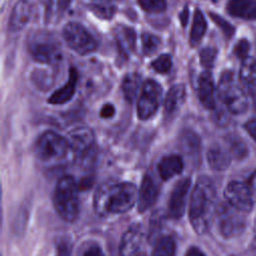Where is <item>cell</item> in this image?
Instances as JSON below:
<instances>
[{
    "instance_id": "obj_1",
    "label": "cell",
    "mask_w": 256,
    "mask_h": 256,
    "mask_svg": "<svg viewBox=\"0 0 256 256\" xmlns=\"http://www.w3.org/2000/svg\"><path fill=\"white\" fill-rule=\"evenodd\" d=\"M138 200L137 187L131 182L104 184L94 195V209L101 216L123 214Z\"/></svg>"
},
{
    "instance_id": "obj_2",
    "label": "cell",
    "mask_w": 256,
    "mask_h": 256,
    "mask_svg": "<svg viewBox=\"0 0 256 256\" xmlns=\"http://www.w3.org/2000/svg\"><path fill=\"white\" fill-rule=\"evenodd\" d=\"M216 191L213 182L206 176L197 179L189 203V219L197 233L207 230L213 214Z\"/></svg>"
},
{
    "instance_id": "obj_3",
    "label": "cell",
    "mask_w": 256,
    "mask_h": 256,
    "mask_svg": "<svg viewBox=\"0 0 256 256\" xmlns=\"http://www.w3.org/2000/svg\"><path fill=\"white\" fill-rule=\"evenodd\" d=\"M54 208L61 219L74 222L79 215V186L74 177L62 176L53 193Z\"/></svg>"
},
{
    "instance_id": "obj_4",
    "label": "cell",
    "mask_w": 256,
    "mask_h": 256,
    "mask_svg": "<svg viewBox=\"0 0 256 256\" xmlns=\"http://www.w3.org/2000/svg\"><path fill=\"white\" fill-rule=\"evenodd\" d=\"M217 95L233 114L243 113L247 109L248 98L245 87L231 71L222 74L217 87Z\"/></svg>"
},
{
    "instance_id": "obj_5",
    "label": "cell",
    "mask_w": 256,
    "mask_h": 256,
    "mask_svg": "<svg viewBox=\"0 0 256 256\" xmlns=\"http://www.w3.org/2000/svg\"><path fill=\"white\" fill-rule=\"evenodd\" d=\"M69 148L66 138L53 131H46L37 140L35 153L42 162L52 163L63 159Z\"/></svg>"
},
{
    "instance_id": "obj_6",
    "label": "cell",
    "mask_w": 256,
    "mask_h": 256,
    "mask_svg": "<svg viewBox=\"0 0 256 256\" xmlns=\"http://www.w3.org/2000/svg\"><path fill=\"white\" fill-rule=\"evenodd\" d=\"M62 34L68 47L80 55L90 54L97 48L95 38L79 23H67L63 28Z\"/></svg>"
},
{
    "instance_id": "obj_7",
    "label": "cell",
    "mask_w": 256,
    "mask_h": 256,
    "mask_svg": "<svg viewBox=\"0 0 256 256\" xmlns=\"http://www.w3.org/2000/svg\"><path fill=\"white\" fill-rule=\"evenodd\" d=\"M28 46L32 57L41 63L56 62L61 56L58 42L47 33L40 32L34 35Z\"/></svg>"
},
{
    "instance_id": "obj_8",
    "label": "cell",
    "mask_w": 256,
    "mask_h": 256,
    "mask_svg": "<svg viewBox=\"0 0 256 256\" xmlns=\"http://www.w3.org/2000/svg\"><path fill=\"white\" fill-rule=\"evenodd\" d=\"M162 99V87L155 80H147L137 101V114L141 120L151 118L159 108Z\"/></svg>"
},
{
    "instance_id": "obj_9",
    "label": "cell",
    "mask_w": 256,
    "mask_h": 256,
    "mask_svg": "<svg viewBox=\"0 0 256 256\" xmlns=\"http://www.w3.org/2000/svg\"><path fill=\"white\" fill-rule=\"evenodd\" d=\"M243 215V212L228 203L220 205L217 209L216 217L221 234L225 237H233L241 233L245 227V218Z\"/></svg>"
},
{
    "instance_id": "obj_10",
    "label": "cell",
    "mask_w": 256,
    "mask_h": 256,
    "mask_svg": "<svg viewBox=\"0 0 256 256\" xmlns=\"http://www.w3.org/2000/svg\"><path fill=\"white\" fill-rule=\"evenodd\" d=\"M70 149L79 155L84 162L89 161L95 148V136L93 131L85 126L77 127L71 130L67 136Z\"/></svg>"
},
{
    "instance_id": "obj_11",
    "label": "cell",
    "mask_w": 256,
    "mask_h": 256,
    "mask_svg": "<svg viewBox=\"0 0 256 256\" xmlns=\"http://www.w3.org/2000/svg\"><path fill=\"white\" fill-rule=\"evenodd\" d=\"M224 196L229 205L243 213L249 212L253 207L254 197L248 184L232 181L226 186Z\"/></svg>"
},
{
    "instance_id": "obj_12",
    "label": "cell",
    "mask_w": 256,
    "mask_h": 256,
    "mask_svg": "<svg viewBox=\"0 0 256 256\" xmlns=\"http://www.w3.org/2000/svg\"><path fill=\"white\" fill-rule=\"evenodd\" d=\"M190 187L191 180L188 177L180 179L173 187L168 202V216L170 218L180 219L183 216Z\"/></svg>"
},
{
    "instance_id": "obj_13",
    "label": "cell",
    "mask_w": 256,
    "mask_h": 256,
    "mask_svg": "<svg viewBox=\"0 0 256 256\" xmlns=\"http://www.w3.org/2000/svg\"><path fill=\"white\" fill-rule=\"evenodd\" d=\"M159 195V186L154 180V178L146 174L142 181L140 188L138 190V200H137V208L139 212H145L150 207H152Z\"/></svg>"
},
{
    "instance_id": "obj_14",
    "label": "cell",
    "mask_w": 256,
    "mask_h": 256,
    "mask_svg": "<svg viewBox=\"0 0 256 256\" xmlns=\"http://www.w3.org/2000/svg\"><path fill=\"white\" fill-rule=\"evenodd\" d=\"M142 237V229L138 223H134L130 226L126 232L122 235L120 245H119V253L121 256H133L136 254V250L138 249Z\"/></svg>"
},
{
    "instance_id": "obj_15",
    "label": "cell",
    "mask_w": 256,
    "mask_h": 256,
    "mask_svg": "<svg viewBox=\"0 0 256 256\" xmlns=\"http://www.w3.org/2000/svg\"><path fill=\"white\" fill-rule=\"evenodd\" d=\"M180 148L191 163L198 164L200 160V140L198 136L190 130H185L179 138Z\"/></svg>"
},
{
    "instance_id": "obj_16",
    "label": "cell",
    "mask_w": 256,
    "mask_h": 256,
    "mask_svg": "<svg viewBox=\"0 0 256 256\" xmlns=\"http://www.w3.org/2000/svg\"><path fill=\"white\" fill-rule=\"evenodd\" d=\"M198 97L202 105L208 109L215 107L214 83L209 71H204L198 79Z\"/></svg>"
},
{
    "instance_id": "obj_17",
    "label": "cell",
    "mask_w": 256,
    "mask_h": 256,
    "mask_svg": "<svg viewBox=\"0 0 256 256\" xmlns=\"http://www.w3.org/2000/svg\"><path fill=\"white\" fill-rule=\"evenodd\" d=\"M31 4L27 0H19L13 7L10 19L9 29L11 31L21 30L30 20Z\"/></svg>"
},
{
    "instance_id": "obj_18",
    "label": "cell",
    "mask_w": 256,
    "mask_h": 256,
    "mask_svg": "<svg viewBox=\"0 0 256 256\" xmlns=\"http://www.w3.org/2000/svg\"><path fill=\"white\" fill-rule=\"evenodd\" d=\"M184 168L183 159L176 154L164 156L158 163V172L162 180L167 181L182 172Z\"/></svg>"
},
{
    "instance_id": "obj_19",
    "label": "cell",
    "mask_w": 256,
    "mask_h": 256,
    "mask_svg": "<svg viewBox=\"0 0 256 256\" xmlns=\"http://www.w3.org/2000/svg\"><path fill=\"white\" fill-rule=\"evenodd\" d=\"M77 80H78V73H77L76 69L70 68L68 81L66 82V84L64 86H62L61 88L56 90L49 97L48 102L50 104H64V103L68 102L72 98V96L75 92Z\"/></svg>"
},
{
    "instance_id": "obj_20",
    "label": "cell",
    "mask_w": 256,
    "mask_h": 256,
    "mask_svg": "<svg viewBox=\"0 0 256 256\" xmlns=\"http://www.w3.org/2000/svg\"><path fill=\"white\" fill-rule=\"evenodd\" d=\"M227 10L230 15L242 19H256L255 0H229Z\"/></svg>"
},
{
    "instance_id": "obj_21",
    "label": "cell",
    "mask_w": 256,
    "mask_h": 256,
    "mask_svg": "<svg viewBox=\"0 0 256 256\" xmlns=\"http://www.w3.org/2000/svg\"><path fill=\"white\" fill-rule=\"evenodd\" d=\"M186 96V89L183 84L173 85L169 91L167 92L165 102H164V110L166 115L174 114L184 103Z\"/></svg>"
},
{
    "instance_id": "obj_22",
    "label": "cell",
    "mask_w": 256,
    "mask_h": 256,
    "mask_svg": "<svg viewBox=\"0 0 256 256\" xmlns=\"http://www.w3.org/2000/svg\"><path fill=\"white\" fill-rule=\"evenodd\" d=\"M239 80L245 88L256 87V60L251 57H247L242 61Z\"/></svg>"
},
{
    "instance_id": "obj_23",
    "label": "cell",
    "mask_w": 256,
    "mask_h": 256,
    "mask_svg": "<svg viewBox=\"0 0 256 256\" xmlns=\"http://www.w3.org/2000/svg\"><path fill=\"white\" fill-rule=\"evenodd\" d=\"M141 86V77L137 73H128L122 80L121 89L125 99L133 103L136 99Z\"/></svg>"
},
{
    "instance_id": "obj_24",
    "label": "cell",
    "mask_w": 256,
    "mask_h": 256,
    "mask_svg": "<svg viewBox=\"0 0 256 256\" xmlns=\"http://www.w3.org/2000/svg\"><path fill=\"white\" fill-rule=\"evenodd\" d=\"M207 160L214 170H224L230 164V156L227 151L220 147H212L207 153Z\"/></svg>"
},
{
    "instance_id": "obj_25",
    "label": "cell",
    "mask_w": 256,
    "mask_h": 256,
    "mask_svg": "<svg viewBox=\"0 0 256 256\" xmlns=\"http://www.w3.org/2000/svg\"><path fill=\"white\" fill-rule=\"evenodd\" d=\"M116 37L118 45L123 53H128V51H133L135 48L136 34L131 27H119L116 30Z\"/></svg>"
},
{
    "instance_id": "obj_26",
    "label": "cell",
    "mask_w": 256,
    "mask_h": 256,
    "mask_svg": "<svg viewBox=\"0 0 256 256\" xmlns=\"http://www.w3.org/2000/svg\"><path fill=\"white\" fill-rule=\"evenodd\" d=\"M206 27H207V24H206L204 15L199 9H196L194 13L191 32H190V44L192 46H196L201 41V39L205 34Z\"/></svg>"
},
{
    "instance_id": "obj_27",
    "label": "cell",
    "mask_w": 256,
    "mask_h": 256,
    "mask_svg": "<svg viewBox=\"0 0 256 256\" xmlns=\"http://www.w3.org/2000/svg\"><path fill=\"white\" fill-rule=\"evenodd\" d=\"M176 243L172 236L161 237L155 243L152 256H175Z\"/></svg>"
},
{
    "instance_id": "obj_28",
    "label": "cell",
    "mask_w": 256,
    "mask_h": 256,
    "mask_svg": "<svg viewBox=\"0 0 256 256\" xmlns=\"http://www.w3.org/2000/svg\"><path fill=\"white\" fill-rule=\"evenodd\" d=\"M76 256H105V253L97 242L85 241L78 248Z\"/></svg>"
},
{
    "instance_id": "obj_29",
    "label": "cell",
    "mask_w": 256,
    "mask_h": 256,
    "mask_svg": "<svg viewBox=\"0 0 256 256\" xmlns=\"http://www.w3.org/2000/svg\"><path fill=\"white\" fill-rule=\"evenodd\" d=\"M160 46V39L153 34L144 33L142 35V48L145 55H152Z\"/></svg>"
},
{
    "instance_id": "obj_30",
    "label": "cell",
    "mask_w": 256,
    "mask_h": 256,
    "mask_svg": "<svg viewBox=\"0 0 256 256\" xmlns=\"http://www.w3.org/2000/svg\"><path fill=\"white\" fill-rule=\"evenodd\" d=\"M140 7L147 12H162L166 9V0H138Z\"/></svg>"
},
{
    "instance_id": "obj_31",
    "label": "cell",
    "mask_w": 256,
    "mask_h": 256,
    "mask_svg": "<svg viewBox=\"0 0 256 256\" xmlns=\"http://www.w3.org/2000/svg\"><path fill=\"white\" fill-rule=\"evenodd\" d=\"M152 68L158 73H167L172 66L171 56L168 54H162L152 62Z\"/></svg>"
},
{
    "instance_id": "obj_32",
    "label": "cell",
    "mask_w": 256,
    "mask_h": 256,
    "mask_svg": "<svg viewBox=\"0 0 256 256\" xmlns=\"http://www.w3.org/2000/svg\"><path fill=\"white\" fill-rule=\"evenodd\" d=\"M90 9L95 15L103 19H110L115 13V7L109 4H93Z\"/></svg>"
},
{
    "instance_id": "obj_33",
    "label": "cell",
    "mask_w": 256,
    "mask_h": 256,
    "mask_svg": "<svg viewBox=\"0 0 256 256\" xmlns=\"http://www.w3.org/2000/svg\"><path fill=\"white\" fill-rule=\"evenodd\" d=\"M216 56H217V51L215 48H212V47H206L202 49L199 54L201 64L205 68H211L213 66Z\"/></svg>"
},
{
    "instance_id": "obj_34",
    "label": "cell",
    "mask_w": 256,
    "mask_h": 256,
    "mask_svg": "<svg viewBox=\"0 0 256 256\" xmlns=\"http://www.w3.org/2000/svg\"><path fill=\"white\" fill-rule=\"evenodd\" d=\"M210 17L214 21V23L221 29V31L224 33L226 37L230 38L234 34V27L221 16L214 13H210Z\"/></svg>"
},
{
    "instance_id": "obj_35",
    "label": "cell",
    "mask_w": 256,
    "mask_h": 256,
    "mask_svg": "<svg viewBox=\"0 0 256 256\" xmlns=\"http://www.w3.org/2000/svg\"><path fill=\"white\" fill-rule=\"evenodd\" d=\"M249 42L246 39L240 40L236 46L234 47V54L241 59L242 61L248 57V51H249Z\"/></svg>"
},
{
    "instance_id": "obj_36",
    "label": "cell",
    "mask_w": 256,
    "mask_h": 256,
    "mask_svg": "<svg viewBox=\"0 0 256 256\" xmlns=\"http://www.w3.org/2000/svg\"><path fill=\"white\" fill-rule=\"evenodd\" d=\"M160 215H158V217L157 218H155V217H153V219L151 218V223H150V229H149V238H153L155 235H156V233H158L157 231H159V229H160V225L159 224H161V222H160V217H159Z\"/></svg>"
},
{
    "instance_id": "obj_37",
    "label": "cell",
    "mask_w": 256,
    "mask_h": 256,
    "mask_svg": "<svg viewBox=\"0 0 256 256\" xmlns=\"http://www.w3.org/2000/svg\"><path fill=\"white\" fill-rule=\"evenodd\" d=\"M114 113H115V108L110 103L103 105L100 110V116L102 118H111L114 115Z\"/></svg>"
},
{
    "instance_id": "obj_38",
    "label": "cell",
    "mask_w": 256,
    "mask_h": 256,
    "mask_svg": "<svg viewBox=\"0 0 256 256\" xmlns=\"http://www.w3.org/2000/svg\"><path fill=\"white\" fill-rule=\"evenodd\" d=\"M245 128L249 135L256 141V119H251L245 124Z\"/></svg>"
},
{
    "instance_id": "obj_39",
    "label": "cell",
    "mask_w": 256,
    "mask_h": 256,
    "mask_svg": "<svg viewBox=\"0 0 256 256\" xmlns=\"http://www.w3.org/2000/svg\"><path fill=\"white\" fill-rule=\"evenodd\" d=\"M185 256H205V254L196 246H191L187 249Z\"/></svg>"
},
{
    "instance_id": "obj_40",
    "label": "cell",
    "mask_w": 256,
    "mask_h": 256,
    "mask_svg": "<svg viewBox=\"0 0 256 256\" xmlns=\"http://www.w3.org/2000/svg\"><path fill=\"white\" fill-rule=\"evenodd\" d=\"M248 186L253 194V197H256V171H254L253 174L250 176Z\"/></svg>"
},
{
    "instance_id": "obj_41",
    "label": "cell",
    "mask_w": 256,
    "mask_h": 256,
    "mask_svg": "<svg viewBox=\"0 0 256 256\" xmlns=\"http://www.w3.org/2000/svg\"><path fill=\"white\" fill-rule=\"evenodd\" d=\"M188 17H189V10L188 7H185L182 12L180 13V21L182 26H186L187 22H188Z\"/></svg>"
},
{
    "instance_id": "obj_42",
    "label": "cell",
    "mask_w": 256,
    "mask_h": 256,
    "mask_svg": "<svg viewBox=\"0 0 256 256\" xmlns=\"http://www.w3.org/2000/svg\"><path fill=\"white\" fill-rule=\"evenodd\" d=\"M133 256H146V254L144 252H137L136 254H134Z\"/></svg>"
},
{
    "instance_id": "obj_43",
    "label": "cell",
    "mask_w": 256,
    "mask_h": 256,
    "mask_svg": "<svg viewBox=\"0 0 256 256\" xmlns=\"http://www.w3.org/2000/svg\"><path fill=\"white\" fill-rule=\"evenodd\" d=\"M254 231H255V236H256V220H255V226H254Z\"/></svg>"
}]
</instances>
